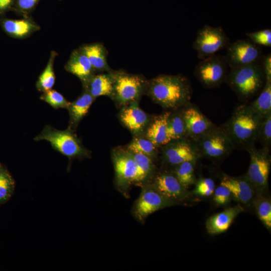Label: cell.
<instances>
[{"label": "cell", "mask_w": 271, "mask_h": 271, "mask_svg": "<svg viewBox=\"0 0 271 271\" xmlns=\"http://www.w3.org/2000/svg\"><path fill=\"white\" fill-rule=\"evenodd\" d=\"M118 116L121 122L133 136L143 135L152 118L140 107L138 102L122 106Z\"/></svg>", "instance_id": "9a60e30c"}, {"label": "cell", "mask_w": 271, "mask_h": 271, "mask_svg": "<svg viewBox=\"0 0 271 271\" xmlns=\"http://www.w3.org/2000/svg\"><path fill=\"white\" fill-rule=\"evenodd\" d=\"M40 99L55 109L66 108L68 109L70 104V102L61 93L55 90L50 89L44 92Z\"/></svg>", "instance_id": "d6a6232c"}, {"label": "cell", "mask_w": 271, "mask_h": 271, "mask_svg": "<svg viewBox=\"0 0 271 271\" xmlns=\"http://www.w3.org/2000/svg\"><path fill=\"white\" fill-rule=\"evenodd\" d=\"M243 209L241 205H238L226 208L209 217L206 222L208 233L215 235L225 232Z\"/></svg>", "instance_id": "ac0fdd59"}, {"label": "cell", "mask_w": 271, "mask_h": 271, "mask_svg": "<svg viewBox=\"0 0 271 271\" xmlns=\"http://www.w3.org/2000/svg\"><path fill=\"white\" fill-rule=\"evenodd\" d=\"M188 138L194 141L216 125L199 110L197 106L188 103L181 108Z\"/></svg>", "instance_id": "5bb4252c"}, {"label": "cell", "mask_w": 271, "mask_h": 271, "mask_svg": "<svg viewBox=\"0 0 271 271\" xmlns=\"http://www.w3.org/2000/svg\"><path fill=\"white\" fill-rule=\"evenodd\" d=\"M112 71L94 75L84 86L95 99L101 96H106L112 99L113 93V76Z\"/></svg>", "instance_id": "44dd1931"}, {"label": "cell", "mask_w": 271, "mask_h": 271, "mask_svg": "<svg viewBox=\"0 0 271 271\" xmlns=\"http://www.w3.org/2000/svg\"><path fill=\"white\" fill-rule=\"evenodd\" d=\"M141 194L134 202L132 213L140 222H143L155 212L177 204L160 193L152 183L142 186Z\"/></svg>", "instance_id": "8fae6325"}, {"label": "cell", "mask_w": 271, "mask_h": 271, "mask_svg": "<svg viewBox=\"0 0 271 271\" xmlns=\"http://www.w3.org/2000/svg\"><path fill=\"white\" fill-rule=\"evenodd\" d=\"M170 113V111L164 112L152 117L143 134L158 148L168 143L167 128V120Z\"/></svg>", "instance_id": "ffe728a7"}, {"label": "cell", "mask_w": 271, "mask_h": 271, "mask_svg": "<svg viewBox=\"0 0 271 271\" xmlns=\"http://www.w3.org/2000/svg\"><path fill=\"white\" fill-rule=\"evenodd\" d=\"M12 3V0H0V10H6L11 6Z\"/></svg>", "instance_id": "ab89813d"}, {"label": "cell", "mask_w": 271, "mask_h": 271, "mask_svg": "<svg viewBox=\"0 0 271 271\" xmlns=\"http://www.w3.org/2000/svg\"><path fill=\"white\" fill-rule=\"evenodd\" d=\"M249 104L262 117L271 113V80H266L258 97Z\"/></svg>", "instance_id": "83f0119b"}, {"label": "cell", "mask_w": 271, "mask_h": 271, "mask_svg": "<svg viewBox=\"0 0 271 271\" xmlns=\"http://www.w3.org/2000/svg\"><path fill=\"white\" fill-rule=\"evenodd\" d=\"M95 98L85 90L75 100L70 102L68 108L70 115L69 127L76 128L81 119L86 115Z\"/></svg>", "instance_id": "603a6c76"}, {"label": "cell", "mask_w": 271, "mask_h": 271, "mask_svg": "<svg viewBox=\"0 0 271 271\" xmlns=\"http://www.w3.org/2000/svg\"><path fill=\"white\" fill-rule=\"evenodd\" d=\"M192 193L201 197L211 196L215 190L214 181L210 178H201L196 180Z\"/></svg>", "instance_id": "e575fe53"}, {"label": "cell", "mask_w": 271, "mask_h": 271, "mask_svg": "<svg viewBox=\"0 0 271 271\" xmlns=\"http://www.w3.org/2000/svg\"><path fill=\"white\" fill-rule=\"evenodd\" d=\"M113 93L112 99L121 106L138 102L146 94L148 81L139 74L128 73L123 70L112 71Z\"/></svg>", "instance_id": "5b68a950"}, {"label": "cell", "mask_w": 271, "mask_h": 271, "mask_svg": "<svg viewBox=\"0 0 271 271\" xmlns=\"http://www.w3.org/2000/svg\"><path fill=\"white\" fill-rule=\"evenodd\" d=\"M266 81L261 61L230 68L225 82L242 101H247L262 89Z\"/></svg>", "instance_id": "3957f363"}, {"label": "cell", "mask_w": 271, "mask_h": 271, "mask_svg": "<svg viewBox=\"0 0 271 271\" xmlns=\"http://www.w3.org/2000/svg\"><path fill=\"white\" fill-rule=\"evenodd\" d=\"M15 181L10 174L0 166V204L7 201L14 193Z\"/></svg>", "instance_id": "4dcf8cb0"}, {"label": "cell", "mask_w": 271, "mask_h": 271, "mask_svg": "<svg viewBox=\"0 0 271 271\" xmlns=\"http://www.w3.org/2000/svg\"><path fill=\"white\" fill-rule=\"evenodd\" d=\"M66 69L77 76L84 86L94 75L95 71L86 56L80 49L72 53L66 65Z\"/></svg>", "instance_id": "d6986e66"}, {"label": "cell", "mask_w": 271, "mask_h": 271, "mask_svg": "<svg viewBox=\"0 0 271 271\" xmlns=\"http://www.w3.org/2000/svg\"><path fill=\"white\" fill-rule=\"evenodd\" d=\"M167 136L170 141L188 138L181 108L170 111L167 120Z\"/></svg>", "instance_id": "cb8c5ba5"}, {"label": "cell", "mask_w": 271, "mask_h": 271, "mask_svg": "<svg viewBox=\"0 0 271 271\" xmlns=\"http://www.w3.org/2000/svg\"><path fill=\"white\" fill-rule=\"evenodd\" d=\"M247 38L254 44L259 46H271V30L265 29L246 33Z\"/></svg>", "instance_id": "d590c367"}, {"label": "cell", "mask_w": 271, "mask_h": 271, "mask_svg": "<svg viewBox=\"0 0 271 271\" xmlns=\"http://www.w3.org/2000/svg\"><path fill=\"white\" fill-rule=\"evenodd\" d=\"M146 94L163 108L173 110L190 102L192 89L183 75L160 74L148 81Z\"/></svg>", "instance_id": "6da1fadb"}, {"label": "cell", "mask_w": 271, "mask_h": 271, "mask_svg": "<svg viewBox=\"0 0 271 271\" xmlns=\"http://www.w3.org/2000/svg\"><path fill=\"white\" fill-rule=\"evenodd\" d=\"M213 195L214 203L219 206L227 205L230 201L232 198L229 190L221 184L215 188Z\"/></svg>", "instance_id": "8d00e7d4"}, {"label": "cell", "mask_w": 271, "mask_h": 271, "mask_svg": "<svg viewBox=\"0 0 271 271\" xmlns=\"http://www.w3.org/2000/svg\"><path fill=\"white\" fill-rule=\"evenodd\" d=\"M125 148L130 152L145 155L154 161L157 157L159 148L144 135H139L133 136Z\"/></svg>", "instance_id": "484cf974"}, {"label": "cell", "mask_w": 271, "mask_h": 271, "mask_svg": "<svg viewBox=\"0 0 271 271\" xmlns=\"http://www.w3.org/2000/svg\"><path fill=\"white\" fill-rule=\"evenodd\" d=\"M229 43V39L222 27L205 25L197 31L192 47L197 52L198 58L202 60L216 54Z\"/></svg>", "instance_id": "30bf717a"}, {"label": "cell", "mask_w": 271, "mask_h": 271, "mask_svg": "<svg viewBox=\"0 0 271 271\" xmlns=\"http://www.w3.org/2000/svg\"><path fill=\"white\" fill-rule=\"evenodd\" d=\"M130 153L138 167L139 172L138 185L143 186L144 185L151 183L156 175V167L154 161L145 155L140 153Z\"/></svg>", "instance_id": "d4e9b609"}, {"label": "cell", "mask_w": 271, "mask_h": 271, "mask_svg": "<svg viewBox=\"0 0 271 271\" xmlns=\"http://www.w3.org/2000/svg\"><path fill=\"white\" fill-rule=\"evenodd\" d=\"M35 141L46 140L54 149L69 159L89 157L90 151L82 144L73 129L58 130L46 125Z\"/></svg>", "instance_id": "277c9868"}, {"label": "cell", "mask_w": 271, "mask_h": 271, "mask_svg": "<svg viewBox=\"0 0 271 271\" xmlns=\"http://www.w3.org/2000/svg\"><path fill=\"white\" fill-rule=\"evenodd\" d=\"M257 216L268 229H271V202L262 194H257L253 203Z\"/></svg>", "instance_id": "f1b7e54d"}, {"label": "cell", "mask_w": 271, "mask_h": 271, "mask_svg": "<svg viewBox=\"0 0 271 271\" xmlns=\"http://www.w3.org/2000/svg\"><path fill=\"white\" fill-rule=\"evenodd\" d=\"M262 116L249 104L235 107L231 117L220 126L232 143L235 149L247 150L258 140Z\"/></svg>", "instance_id": "7a4b0ae2"}, {"label": "cell", "mask_w": 271, "mask_h": 271, "mask_svg": "<svg viewBox=\"0 0 271 271\" xmlns=\"http://www.w3.org/2000/svg\"><path fill=\"white\" fill-rule=\"evenodd\" d=\"M247 151L250 155V163L245 176L254 187L256 195L262 194L268 187L270 169L269 149H257L253 146Z\"/></svg>", "instance_id": "9c48e42d"}, {"label": "cell", "mask_w": 271, "mask_h": 271, "mask_svg": "<svg viewBox=\"0 0 271 271\" xmlns=\"http://www.w3.org/2000/svg\"><path fill=\"white\" fill-rule=\"evenodd\" d=\"M226 48L225 57L229 68L260 62L263 56L261 48L248 38L230 43Z\"/></svg>", "instance_id": "7c38bea8"}, {"label": "cell", "mask_w": 271, "mask_h": 271, "mask_svg": "<svg viewBox=\"0 0 271 271\" xmlns=\"http://www.w3.org/2000/svg\"><path fill=\"white\" fill-rule=\"evenodd\" d=\"M79 49L86 56L95 71L109 72L112 71L107 61V51L102 44H86Z\"/></svg>", "instance_id": "7402d4cb"}, {"label": "cell", "mask_w": 271, "mask_h": 271, "mask_svg": "<svg viewBox=\"0 0 271 271\" xmlns=\"http://www.w3.org/2000/svg\"><path fill=\"white\" fill-rule=\"evenodd\" d=\"M5 30L17 37H23L34 30L35 26L26 20H9L4 22Z\"/></svg>", "instance_id": "f546056e"}, {"label": "cell", "mask_w": 271, "mask_h": 271, "mask_svg": "<svg viewBox=\"0 0 271 271\" xmlns=\"http://www.w3.org/2000/svg\"><path fill=\"white\" fill-rule=\"evenodd\" d=\"M40 0H16L17 8L20 11L27 13L32 10Z\"/></svg>", "instance_id": "74e56055"}, {"label": "cell", "mask_w": 271, "mask_h": 271, "mask_svg": "<svg viewBox=\"0 0 271 271\" xmlns=\"http://www.w3.org/2000/svg\"><path fill=\"white\" fill-rule=\"evenodd\" d=\"M53 58L51 57L48 63L39 77L37 88L39 91L45 92L51 89L55 82V76L53 69Z\"/></svg>", "instance_id": "1f68e13d"}, {"label": "cell", "mask_w": 271, "mask_h": 271, "mask_svg": "<svg viewBox=\"0 0 271 271\" xmlns=\"http://www.w3.org/2000/svg\"><path fill=\"white\" fill-rule=\"evenodd\" d=\"M161 148L163 161L172 166L200 158L194 143L188 138L170 141Z\"/></svg>", "instance_id": "4fadbf2b"}, {"label": "cell", "mask_w": 271, "mask_h": 271, "mask_svg": "<svg viewBox=\"0 0 271 271\" xmlns=\"http://www.w3.org/2000/svg\"><path fill=\"white\" fill-rule=\"evenodd\" d=\"M151 183L163 196L177 203L190 195L188 189L181 185L171 171L155 175Z\"/></svg>", "instance_id": "2e32d148"}, {"label": "cell", "mask_w": 271, "mask_h": 271, "mask_svg": "<svg viewBox=\"0 0 271 271\" xmlns=\"http://www.w3.org/2000/svg\"><path fill=\"white\" fill-rule=\"evenodd\" d=\"M220 184L227 187L230 191L232 197L241 204L246 206L253 205L256 193L245 175L235 177L224 174Z\"/></svg>", "instance_id": "e0dca14e"}, {"label": "cell", "mask_w": 271, "mask_h": 271, "mask_svg": "<svg viewBox=\"0 0 271 271\" xmlns=\"http://www.w3.org/2000/svg\"><path fill=\"white\" fill-rule=\"evenodd\" d=\"M228 67L225 56L216 54L202 59L196 66L194 74L204 88H214L225 82Z\"/></svg>", "instance_id": "ba28073f"}, {"label": "cell", "mask_w": 271, "mask_h": 271, "mask_svg": "<svg viewBox=\"0 0 271 271\" xmlns=\"http://www.w3.org/2000/svg\"><path fill=\"white\" fill-rule=\"evenodd\" d=\"M258 140L262 147L269 149L271 145V113L262 117Z\"/></svg>", "instance_id": "836d02e7"}, {"label": "cell", "mask_w": 271, "mask_h": 271, "mask_svg": "<svg viewBox=\"0 0 271 271\" xmlns=\"http://www.w3.org/2000/svg\"><path fill=\"white\" fill-rule=\"evenodd\" d=\"M200 157L218 161L225 159L235 149L230 139L220 126L216 125L193 141Z\"/></svg>", "instance_id": "8992f818"}, {"label": "cell", "mask_w": 271, "mask_h": 271, "mask_svg": "<svg viewBox=\"0 0 271 271\" xmlns=\"http://www.w3.org/2000/svg\"><path fill=\"white\" fill-rule=\"evenodd\" d=\"M261 65L265 76L266 80H271V55L270 53L263 56Z\"/></svg>", "instance_id": "f35d334b"}, {"label": "cell", "mask_w": 271, "mask_h": 271, "mask_svg": "<svg viewBox=\"0 0 271 271\" xmlns=\"http://www.w3.org/2000/svg\"><path fill=\"white\" fill-rule=\"evenodd\" d=\"M197 161H186L173 166L171 171L181 185L187 189L195 184V167Z\"/></svg>", "instance_id": "4316f807"}, {"label": "cell", "mask_w": 271, "mask_h": 271, "mask_svg": "<svg viewBox=\"0 0 271 271\" xmlns=\"http://www.w3.org/2000/svg\"><path fill=\"white\" fill-rule=\"evenodd\" d=\"M111 158L115 171V185L125 197L132 184L138 185L139 172L137 164L125 148H116L112 151Z\"/></svg>", "instance_id": "52a82bcc"}]
</instances>
